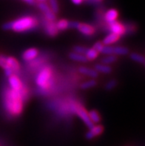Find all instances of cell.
Segmentation results:
<instances>
[{
  "mask_svg": "<svg viewBox=\"0 0 145 146\" xmlns=\"http://www.w3.org/2000/svg\"><path fill=\"white\" fill-rule=\"evenodd\" d=\"M23 96L24 91H15L13 89H9L5 94V107L11 114L19 115L23 109Z\"/></svg>",
  "mask_w": 145,
  "mask_h": 146,
  "instance_id": "obj_1",
  "label": "cell"
},
{
  "mask_svg": "<svg viewBox=\"0 0 145 146\" xmlns=\"http://www.w3.org/2000/svg\"><path fill=\"white\" fill-rule=\"evenodd\" d=\"M37 25V21L31 17H23L11 22H6L2 25L5 31L12 30L16 32H24L33 29Z\"/></svg>",
  "mask_w": 145,
  "mask_h": 146,
  "instance_id": "obj_2",
  "label": "cell"
},
{
  "mask_svg": "<svg viewBox=\"0 0 145 146\" xmlns=\"http://www.w3.org/2000/svg\"><path fill=\"white\" fill-rule=\"evenodd\" d=\"M52 76L51 70L50 68H45L41 70L36 78V83L42 89H46L50 85Z\"/></svg>",
  "mask_w": 145,
  "mask_h": 146,
  "instance_id": "obj_3",
  "label": "cell"
},
{
  "mask_svg": "<svg viewBox=\"0 0 145 146\" xmlns=\"http://www.w3.org/2000/svg\"><path fill=\"white\" fill-rule=\"evenodd\" d=\"M74 111L75 113L81 118V120L84 122L85 125L87 126V128L90 129L94 125V124L91 122L90 117H89L88 112H87L86 110L82 107V106H75L74 108Z\"/></svg>",
  "mask_w": 145,
  "mask_h": 146,
  "instance_id": "obj_4",
  "label": "cell"
},
{
  "mask_svg": "<svg viewBox=\"0 0 145 146\" xmlns=\"http://www.w3.org/2000/svg\"><path fill=\"white\" fill-rule=\"evenodd\" d=\"M110 29L111 31V33L117 34L119 36L123 35L126 31V28L124 26L117 21H114V22L110 23Z\"/></svg>",
  "mask_w": 145,
  "mask_h": 146,
  "instance_id": "obj_5",
  "label": "cell"
},
{
  "mask_svg": "<svg viewBox=\"0 0 145 146\" xmlns=\"http://www.w3.org/2000/svg\"><path fill=\"white\" fill-rule=\"evenodd\" d=\"M8 82H9L10 87L11 89L15 90V91H22L23 90L22 88V84L19 78L17 76L13 74L8 77Z\"/></svg>",
  "mask_w": 145,
  "mask_h": 146,
  "instance_id": "obj_6",
  "label": "cell"
},
{
  "mask_svg": "<svg viewBox=\"0 0 145 146\" xmlns=\"http://www.w3.org/2000/svg\"><path fill=\"white\" fill-rule=\"evenodd\" d=\"M103 131H104V128L102 126L99 125H94L92 128H90L88 131L87 132L85 137H86L87 139H92L100 135L103 132Z\"/></svg>",
  "mask_w": 145,
  "mask_h": 146,
  "instance_id": "obj_7",
  "label": "cell"
},
{
  "mask_svg": "<svg viewBox=\"0 0 145 146\" xmlns=\"http://www.w3.org/2000/svg\"><path fill=\"white\" fill-rule=\"evenodd\" d=\"M76 29L80 33L86 36H91L95 33V28L93 26L90 25L88 24H85V23H80L79 22Z\"/></svg>",
  "mask_w": 145,
  "mask_h": 146,
  "instance_id": "obj_8",
  "label": "cell"
},
{
  "mask_svg": "<svg viewBox=\"0 0 145 146\" xmlns=\"http://www.w3.org/2000/svg\"><path fill=\"white\" fill-rule=\"evenodd\" d=\"M44 29L46 33L50 36H56L59 31L56 28L55 22H50L48 20L45 21V23H44Z\"/></svg>",
  "mask_w": 145,
  "mask_h": 146,
  "instance_id": "obj_9",
  "label": "cell"
},
{
  "mask_svg": "<svg viewBox=\"0 0 145 146\" xmlns=\"http://www.w3.org/2000/svg\"><path fill=\"white\" fill-rule=\"evenodd\" d=\"M39 54V51L36 48H29L22 54V58L24 61H31L35 59Z\"/></svg>",
  "mask_w": 145,
  "mask_h": 146,
  "instance_id": "obj_10",
  "label": "cell"
},
{
  "mask_svg": "<svg viewBox=\"0 0 145 146\" xmlns=\"http://www.w3.org/2000/svg\"><path fill=\"white\" fill-rule=\"evenodd\" d=\"M6 63H7V66L10 67L14 73L19 71V70L20 69V65H19V62L12 56H7Z\"/></svg>",
  "mask_w": 145,
  "mask_h": 146,
  "instance_id": "obj_11",
  "label": "cell"
},
{
  "mask_svg": "<svg viewBox=\"0 0 145 146\" xmlns=\"http://www.w3.org/2000/svg\"><path fill=\"white\" fill-rule=\"evenodd\" d=\"M119 17V12L116 9H110L107 11L105 15V19L107 22L111 23V22L116 21Z\"/></svg>",
  "mask_w": 145,
  "mask_h": 146,
  "instance_id": "obj_12",
  "label": "cell"
},
{
  "mask_svg": "<svg viewBox=\"0 0 145 146\" xmlns=\"http://www.w3.org/2000/svg\"><path fill=\"white\" fill-rule=\"evenodd\" d=\"M79 72L81 74H84L85 76H90L92 79H94V78H96L98 76V72L96 71L95 69L90 68H87V67L81 66L79 68Z\"/></svg>",
  "mask_w": 145,
  "mask_h": 146,
  "instance_id": "obj_13",
  "label": "cell"
},
{
  "mask_svg": "<svg viewBox=\"0 0 145 146\" xmlns=\"http://www.w3.org/2000/svg\"><path fill=\"white\" fill-rule=\"evenodd\" d=\"M120 36H118L117 34H115L113 33H110L107 36L104 38L102 41V43L104 45H110L114 43H116L119 39Z\"/></svg>",
  "mask_w": 145,
  "mask_h": 146,
  "instance_id": "obj_14",
  "label": "cell"
},
{
  "mask_svg": "<svg viewBox=\"0 0 145 146\" xmlns=\"http://www.w3.org/2000/svg\"><path fill=\"white\" fill-rule=\"evenodd\" d=\"M85 57L86 59H87V61L90 60V61H92V60H94V59H96V58L98 57V56H99V52L96 51L95 49L93 48H87L85 52Z\"/></svg>",
  "mask_w": 145,
  "mask_h": 146,
  "instance_id": "obj_15",
  "label": "cell"
},
{
  "mask_svg": "<svg viewBox=\"0 0 145 146\" xmlns=\"http://www.w3.org/2000/svg\"><path fill=\"white\" fill-rule=\"evenodd\" d=\"M69 58L72 60H74V61L79 62H86L87 61V59H86L85 55L80 54H77V53H75V52H72L69 54Z\"/></svg>",
  "mask_w": 145,
  "mask_h": 146,
  "instance_id": "obj_16",
  "label": "cell"
},
{
  "mask_svg": "<svg viewBox=\"0 0 145 146\" xmlns=\"http://www.w3.org/2000/svg\"><path fill=\"white\" fill-rule=\"evenodd\" d=\"M95 70L97 72L101 73V74H110L112 72V68L108 65L105 64H98L95 66Z\"/></svg>",
  "mask_w": 145,
  "mask_h": 146,
  "instance_id": "obj_17",
  "label": "cell"
},
{
  "mask_svg": "<svg viewBox=\"0 0 145 146\" xmlns=\"http://www.w3.org/2000/svg\"><path fill=\"white\" fill-rule=\"evenodd\" d=\"M89 117H90L91 122L93 123V124H96V123H99L101 121V116L99 113V112L95 110H93V111H90L88 113Z\"/></svg>",
  "mask_w": 145,
  "mask_h": 146,
  "instance_id": "obj_18",
  "label": "cell"
},
{
  "mask_svg": "<svg viewBox=\"0 0 145 146\" xmlns=\"http://www.w3.org/2000/svg\"><path fill=\"white\" fill-rule=\"evenodd\" d=\"M58 31H64L69 28V22L66 19H60L56 23Z\"/></svg>",
  "mask_w": 145,
  "mask_h": 146,
  "instance_id": "obj_19",
  "label": "cell"
},
{
  "mask_svg": "<svg viewBox=\"0 0 145 146\" xmlns=\"http://www.w3.org/2000/svg\"><path fill=\"white\" fill-rule=\"evenodd\" d=\"M129 53V50L124 47H113V55H127Z\"/></svg>",
  "mask_w": 145,
  "mask_h": 146,
  "instance_id": "obj_20",
  "label": "cell"
},
{
  "mask_svg": "<svg viewBox=\"0 0 145 146\" xmlns=\"http://www.w3.org/2000/svg\"><path fill=\"white\" fill-rule=\"evenodd\" d=\"M117 60V57L116 55H107L104 58L101 59V62L105 65H110L115 62Z\"/></svg>",
  "mask_w": 145,
  "mask_h": 146,
  "instance_id": "obj_21",
  "label": "cell"
},
{
  "mask_svg": "<svg viewBox=\"0 0 145 146\" xmlns=\"http://www.w3.org/2000/svg\"><path fill=\"white\" fill-rule=\"evenodd\" d=\"M96 85V81L94 80H90L88 81L83 82L81 85V88L83 90H86V89H90L91 88H93L94 86Z\"/></svg>",
  "mask_w": 145,
  "mask_h": 146,
  "instance_id": "obj_22",
  "label": "cell"
},
{
  "mask_svg": "<svg viewBox=\"0 0 145 146\" xmlns=\"http://www.w3.org/2000/svg\"><path fill=\"white\" fill-rule=\"evenodd\" d=\"M130 59L133 61L136 62L142 63L144 64V57L142 55H140L138 54H136V53H132L130 54Z\"/></svg>",
  "mask_w": 145,
  "mask_h": 146,
  "instance_id": "obj_23",
  "label": "cell"
},
{
  "mask_svg": "<svg viewBox=\"0 0 145 146\" xmlns=\"http://www.w3.org/2000/svg\"><path fill=\"white\" fill-rule=\"evenodd\" d=\"M50 8L54 13L59 12V3L57 0H50Z\"/></svg>",
  "mask_w": 145,
  "mask_h": 146,
  "instance_id": "obj_24",
  "label": "cell"
},
{
  "mask_svg": "<svg viewBox=\"0 0 145 146\" xmlns=\"http://www.w3.org/2000/svg\"><path fill=\"white\" fill-rule=\"evenodd\" d=\"M44 16L46 20L50 21V22H55L56 20V13H54L50 9L49 11L44 12Z\"/></svg>",
  "mask_w": 145,
  "mask_h": 146,
  "instance_id": "obj_25",
  "label": "cell"
},
{
  "mask_svg": "<svg viewBox=\"0 0 145 146\" xmlns=\"http://www.w3.org/2000/svg\"><path fill=\"white\" fill-rule=\"evenodd\" d=\"M101 53L106 55H113V47L110 45H104Z\"/></svg>",
  "mask_w": 145,
  "mask_h": 146,
  "instance_id": "obj_26",
  "label": "cell"
},
{
  "mask_svg": "<svg viewBox=\"0 0 145 146\" xmlns=\"http://www.w3.org/2000/svg\"><path fill=\"white\" fill-rule=\"evenodd\" d=\"M6 58H7V56H5L0 55V67L2 68L4 70L11 68L10 67L7 66V63H6Z\"/></svg>",
  "mask_w": 145,
  "mask_h": 146,
  "instance_id": "obj_27",
  "label": "cell"
},
{
  "mask_svg": "<svg viewBox=\"0 0 145 146\" xmlns=\"http://www.w3.org/2000/svg\"><path fill=\"white\" fill-rule=\"evenodd\" d=\"M87 49V48H85V47L77 45V46L74 47L73 52H75V53H77V54H83V55H85Z\"/></svg>",
  "mask_w": 145,
  "mask_h": 146,
  "instance_id": "obj_28",
  "label": "cell"
},
{
  "mask_svg": "<svg viewBox=\"0 0 145 146\" xmlns=\"http://www.w3.org/2000/svg\"><path fill=\"white\" fill-rule=\"evenodd\" d=\"M117 85V82H116V80H110V82H108L105 85V89L107 90V91H110V90H113V88H115Z\"/></svg>",
  "mask_w": 145,
  "mask_h": 146,
  "instance_id": "obj_29",
  "label": "cell"
},
{
  "mask_svg": "<svg viewBox=\"0 0 145 146\" xmlns=\"http://www.w3.org/2000/svg\"><path fill=\"white\" fill-rule=\"evenodd\" d=\"M103 47H104V44H103V43L100 42H96L94 44L93 48V49H95V50H96V51L99 52V53H101Z\"/></svg>",
  "mask_w": 145,
  "mask_h": 146,
  "instance_id": "obj_30",
  "label": "cell"
},
{
  "mask_svg": "<svg viewBox=\"0 0 145 146\" xmlns=\"http://www.w3.org/2000/svg\"><path fill=\"white\" fill-rule=\"evenodd\" d=\"M39 8L42 11H43V12H46V11H49L50 8L49 5H47V4L44 3V2H41V3L39 4Z\"/></svg>",
  "mask_w": 145,
  "mask_h": 146,
  "instance_id": "obj_31",
  "label": "cell"
},
{
  "mask_svg": "<svg viewBox=\"0 0 145 146\" xmlns=\"http://www.w3.org/2000/svg\"><path fill=\"white\" fill-rule=\"evenodd\" d=\"M79 22H69V28H77L78 25H79Z\"/></svg>",
  "mask_w": 145,
  "mask_h": 146,
  "instance_id": "obj_32",
  "label": "cell"
},
{
  "mask_svg": "<svg viewBox=\"0 0 145 146\" xmlns=\"http://www.w3.org/2000/svg\"><path fill=\"white\" fill-rule=\"evenodd\" d=\"M73 3L75 4V5H80L82 2L83 0H71Z\"/></svg>",
  "mask_w": 145,
  "mask_h": 146,
  "instance_id": "obj_33",
  "label": "cell"
},
{
  "mask_svg": "<svg viewBox=\"0 0 145 146\" xmlns=\"http://www.w3.org/2000/svg\"><path fill=\"white\" fill-rule=\"evenodd\" d=\"M102 0H91V2H96V3H99V2H101Z\"/></svg>",
  "mask_w": 145,
  "mask_h": 146,
  "instance_id": "obj_34",
  "label": "cell"
},
{
  "mask_svg": "<svg viewBox=\"0 0 145 146\" xmlns=\"http://www.w3.org/2000/svg\"><path fill=\"white\" fill-rule=\"evenodd\" d=\"M24 1H26V2H28V3H30V4L33 3V0H24Z\"/></svg>",
  "mask_w": 145,
  "mask_h": 146,
  "instance_id": "obj_35",
  "label": "cell"
},
{
  "mask_svg": "<svg viewBox=\"0 0 145 146\" xmlns=\"http://www.w3.org/2000/svg\"><path fill=\"white\" fill-rule=\"evenodd\" d=\"M38 1H39V2H44L45 0H38Z\"/></svg>",
  "mask_w": 145,
  "mask_h": 146,
  "instance_id": "obj_36",
  "label": "cell"
}]
</instances>
